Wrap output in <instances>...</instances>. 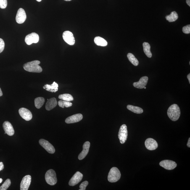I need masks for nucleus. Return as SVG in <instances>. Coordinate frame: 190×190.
<instances>
[{"instance_id":"nucleus-1","label":"nucleus","mask_w":190,"mask_h":190,"mask_svg":"<svg viewBox=\"0 0 190 190\" xmlns=\"http://www.w3.org/2000/svg\"><path fill=\"white\" fill-rule=\"evenodd\" d=\"M40 62L38 60H35L24 64L23 68L26 71L33 73H41L42 69L39 66Z\"/></svg>"},{"instance_id":"nucleus-2","label":"nucleus","mask_w":190,"mask_h":190,"mask_svg":"<svg viewBox=\"0 0 190 190\" xmlns=\"http://www.w3.org/2000/svg\"><path fill=\"white\" fill-rule=\"evenodd\" d=\"M181 112L179 106L176 104L172 105L169 107L167 111V115L171 120L176 121L179 119Z\"/></svg>"},{"instance_id":"nucleus-3","label":"nucleus","mask_w":190,"mask_h":190,"mask_svg":"<svg viewBox=\"0 0 190 190\" xmlns=\"http://www.w3.org/2000/svg\"><path fill=\"white\" fill-rule=\"evenodd\" d=\"M121 173L120 170L116 167L111 169L108 176V180L111 183L116 182L120 179Z\"/></svg>"},{"instance_id":"nucleus-4","label":"nucleus","mask_w":190,"mask_h":190,"mask_svg":"<svg viewBox=\"0 0 190 190\" xmlns=\"http://www.w3.org/2000/svg\"><path fill=\"white\" fill-rule=\"evenodd\" d=\"M45 180L48 184L54 186L57 182L56 174L54 170L50 169L46 172L45 175Z\"/></svg>"},{"instance_id":"nucleus-5","label":"nucleus","mask_w":190,"mask_h":190,"mask_svg":"<svg viewBox=\"0 0 190 190\" xmlns=\"http://www.w3.org/2000/svg\"><path fill=\"white\" fill-rule=\"evenodd\" d=\"M128 132L127 127L125 124H123L120 126L118 135V138L121 144H124L128 138Z\"/></svg>"},{"instance_id":"nucleus-6","label":"nucleus","mask_w":190,"mask_h":190,"mask_svg":"<svg viewBox=\"0 0 190 190\" xmlns=\"http://www.w3.org/2000/svg\"><path fill=\"white\" fill-rule=\"evenodd\" d=\"M39 143L40 145L49 153L53 154L55 152V150L54 146L49 141L44 139H41L40 140Z\"/></svg>"},{"instance_id":"nucleus-7","label":"nucleus","mask_w":190,"mask_h":190,"mask_svg":"<svg viewBox=\"0 0 190 190\" xmlns=\"http://www.w3.org/2000/svg\"><path fill=\"white\" fill-rule=\"evenodd\" d=\"M39 40V37L38 34L33 33L27 35L25 38V41L27 44L30 45L33 43L38 42Z\"/></svg>"},{"instance_id":"nucleus-8","label":"nucleus","mask_w":190,"mask_h":190,"mask_svg":"<svg viewBox=\"0 0 190 190\" xmlns=\"http://www.w3.org/2000/svg\"><path fill=\"white\" fill-rule=\"evenodd\" d=\"M159 165L166 169L172 170L176 168L177 164L173 161L165 160L161 161L159 163Z\"/></svg>"},{"instance_id":"nucleus-9","label":"nucleus","mask_w":190,"mask_h":190,"mask_svg":"<svg viewBox=\"0 0 190 190\" xmlns=\"http://www.w3.org/2000/svg\"><path fill=\"white\" fill-rule=\"evenodd\" d=\"M63 38L64 41L67 44L70 45H73L75 43V40L73 33L71 32L67 31L64 32L63 33Z\"/></svg>"},{"instance_id":"nucleus-10","label":"nucleus","mask_w":190,"mask_h":190,"mask_svg":"<svg viewBox=\"0 0 190 190\" xmlns=\"http://www.w3.org/2000/svg\"><path fill=\"white\" fill-rule=\"evenodd\" d=\"M83 174L80 172H77L71 178L69 181V185L70 186H74L78 184L83 179Z\"/></svg>"},{"instance_id":"nucleus-11","label":"nucleus","mask_w":190,"mask_h":190,"mask_svg":"<svg viewBox=\"0 0 190 190\" xmlns=\"http://www.w3.org/2000/svg\"><path fill=\"white\" fill-rule=\"evenodd\" d=\"M31 181V177L30 175H27L24 177L21 182L20 189L28 190Z\"/></svg>"},{"instance_id":"nucleus-12","label":"nucleus","mask_w":190,"mask_h":190,"mask_svg":"<svg viewBox=\"0 0 190 190\" xmlns=\"http://www.w3.org/2000/svg\"><path fill=\"white\" fill-rule=\"evenodd\" d=\"M27 18L26 14L23 9L20 8L18 10L16 20L18 24H22L25 22Z\"/></svg>"},{"instance_id":"nucleus-13","label":"nucleus","mask_w":190,"mask_h":190,"mask_svg":"<svg viewBox=\"0 0 190 190\" xmlns=\"http://www.w3.org/2000/svg\"><path fill=\"white\" fill-rule=\"evenodd\" d=\"M19 113L21 116L26 121L31 120L33 117L31 112L25 108H21L19 109Z\"/></svg>"},{"instance_id":"nucleus-14","label":"nucleus","mask_w":190,"mask_h":190,"mask_svg":"<svg viewBox=\"0 0 190 190\" xmlns=\"http://www.w3.org/2000/svg\"><path fill=\"white\" fill-rule=\"evenodd\" d=\"M145 145L146 147L150 150H154L157 149L158 145L157 141L152 138H148L146 139Z\"/></svg>"},{"instance_id":"nucleus-15","label":"nucleus","mask_w":190,"mask_h":190,"mask_svg":"<svg viewBox=\"0 0 190 190\" xmlns=\"http://www.w3.org/2000/svg\"><path fill=\"white\" fill-rule=\"evenodd\" d=\"M83 118V116L81 114H77L68 117L66 119L65 122L67 124L77 123L81 121Z\"/></svg>"},{"instance_id":"nucleus-16","label":"nucleus","mask_w":190,"mask_h":190,"mask_svg":"<svg viewBox=\"0 0 190 190\" xmlns=\"http://www.w3.org/2000/svg\"><path fill=\"white\" fill-rule=\"evenodd\" d=\"M148 81V78L147 77H143L140 79L139 81L133 83V86L135 88H139V89H143L146 86Z\"/></svg>"},{"instance_id":"nucleus-17","label":"nucleus","mask_w":190,"mask_h":190,"mask_svg":"<svg viewBox=\"0 0 190 190\" xmlns=\"http://www.w3.org/2000/svg\"><path fill=\"white\" fill-rule=\"evenodd\" d=\"M90 146L89 141H87L84 143L83 146V150L79 155L78 159L79 160H82L86 157L89 152Z\"/></svg>"},{"instance_id":"nucleus-18","label":"nucleus","mask_w":190,"mask_h":190,"mask_svg":"<svg viewBox=\"0 0 190 190\" xmlns=\"http://www.w3.org/2000/svg\"><path fill=\"white\" fill-rule=\"evenodd\" d=\"M3 128L6 134L10 136L14 134V131L12 124L8 121L5 122L3 124Z\"/></svg>"},{"instance_id":"nucleus-19","label":"nucleus","mask_w":190,"mask_h":190,"mask_svg":"<svg viewBox=\"0 0 190 190\" xmlns=\"http://www.w3.org/2000/svg\"><path fill=\"white\" fill-rule=\"evenodd\" d=\"M58 85L55 81L53 82L51 85L46 84L43 87V88L46 91L51 92L55 93L58 90Z\"/></svg>"},{"instance_id":"nucleus-20","label":"nucleus","mask_w":190,"mask_h":190,"mask_svg":"<svg viewBox=\"0 0 190 190\" xmlns=\"http://www.w3.org/2000/svg\"><path fill=\"white\" fill-rule=\"evenodd\" d=\"M57 104L55 98H53L48 100L46 105V109L47 111H50L55 107Z\"/></svg>"},{"instance_id":"nucleus-21","label":"nucleus","mask_w":190,"mask_h":190,"mask_svg":"<svg viewBox=\"0 0 190 190\" xmlns=\"http://www.w3.org/2000/svg\"><path fill=\"white\" fill-rule=\"evenodd\" d=\"M143 51L146 56L149 58L152 57V54L150 51V46L149 43L144 42L143 44Z\"/></svg>"},{"instance_id":"nucleus-22","label":"nucleus","mask_w":190,"mask_h":190,"mask_svg":"<svg viewBox=\"0 0 190 190\" xmlns=\"http://www.w3.org/2000/svg\"><path fill=\"white\" fill-rule=\"evenodd\" d=\"M95 44L98 46H107V42L106 40L100 37H96L94 38Z\"/></svg>"},{"instance_id":"nucleus-23","label":"nucleus","mask_w":190,"mask_h":190,"mask_svg":"<svg viewBox=\"0 0 190 190\" xmlns=\"http://www.w3.org/2000/svg\"><path fill=\"white\" fill-rule=\"evenodd\" d=\"M127 108L128 110L131 111L133 113H135L141 114L143 112V109H141V107H137V106L128 105L127 106Z\"/></svg>"},{"instance_id":"nucleus-24","label":"nucleus","mask_w":190,"mask_h":190,"mask_svg":"<svg viewBox=\"0 0 190 190\" xmlns=\"http://www.w3.org/2000/svg\"><path fill=\"white\" fill-rule=\"evenodd\" d=\"M166 19L169 22H175L178 18V15L176 11L172 12L170 15L167 16L165 17Z\"/></svg>"},{"instance_id":"nucleus-25","label":"nucleus","mask_w":190,"mask_h":190,"mask_svg":"<svg viewBox=\"0 0 190 190\" xmlns=\"http://www.w3.org/2000/svg\"><path fill=\"white\" fill-rule=\"evenodd\" d=\"M45 102L44 98H37L35 99V105L37 109H39L42 107Z\"/></svg>"},{"instance_id":"nucleus-26","label":"nucleus","mask_w":190,"mask_h":190,"mask_svg":"<svg viewBox=\"0 0 190 190\" xmlns=\"http://www.w3.org/2000/svg\"><path fill=\"white\" fill-rule=\"evenodd\" d=\"M128 60L133 65L137 66L139 64V62L138 59L135 57V56L131 53H129L127 55Z\"/></svg>"},{"instance_id":"nucleus-27","label":"nucleus","mask_w":190,"mask_h":190,"mask_svg":"<svg viewBox=\"0 0 190 190\" xmlns=\"http://www.w3.org/2000/svg\"><path fill=\"white\" fill-rule=\"evenodd\" d=\"M59 98L62 100L69 101V102L73 101L74 100L73 96L69 94H64L59 95Z\"/></svg>"},{"instance_id":"nucleus-28","label":"nucleus","mask_w":190,"mask_h":190,"mask_svg":"<svg viewBox=\"0 0 190 190\" xmlns=\"http://www.w3.org/2000/svg\"><path fill=\"white\" fill-rule=\"evenodd\" d=\"M58 105L59 107L64 108V107H69L72 105V103L69 101L60 100L58 102Z\"/></svg>"},{"instance_id":"nucleus-29","label":"nucleus","mask_w":190,"mask_h":190,"mask_svg":"<svg viewBox=\"0 0 190 190\" xmlns=\"http://www.w3.org/2000/svg\"><path fill=\"white\" fill-rule=\"evenodd\" d=\"M11 184L10 179H7L5 181L3 184L0 187V190H6L8 189Z\"/></svg>"},{"instance_id":"nucleus-30","label":"nucleus","mask_w":190,"mask_h":190,"mask_svg":"<svg viewBox=\"0 0 190 190\" xmlns=\"http://www.w3.org/2000/svg\"><path fill=\"white\" fill-rule=\"evenodd\" d=\"M8 4L7 0H0V8L2 9L6 8Z\"/></svg>"},{"instance_id":"nucleus-31","label":"nucleus","mask_w":190,"mask_h":190,"mask_svg":"<svg viewBox=\"0 0 190 190\" xmlns=\"http://www.w3.org/2000/svg\"><path fill=\"white\" fill-rule=\"evenodd\" d=\"M88 182L87 181H85L83 182L80 186V189L79 190H86V187L88 186Z\"/></svg>"},{"instance_id":"nucleus-32","label":"nucleus","mask_w":190,"mask_h":190,"mask_svg":"<svg viewBox=\"0 0 190 190\" xmlns=\"http://www.w3.org/2000/svg\"><path fill=\"white\" fill-rule=\"evenodd\" d=\"M182 31L183 33L189 34L190 33V25H188L183 27Z\"/></svg>"},{"instance_id":"nucleus-33","label":"nucleus","mask_w":190,"mask_h":190,"mask_svg":"<svg viewBox=\"0 0 190 190\" xmlns=\"http://www.w3.org/2000/svg\"><path fill=\"white\" fill-rule=\"evenodd\" d=\"M5 43L4 41L1 38H0V53L3 52L4 49Z\"/></svg>"},{"instance_id":"nucleus-34","label":"nucleus","mask_w":190,"mask_h":190,"mask_svg":"<svg viewBox=\"0 0 190 190\" xmlns=\"http://www.w3.org/2000/svg\"><path fill=\"white\" fill-rule=\"evenodd\" d=\"M4 168V165L2 162H0V171L3 170Z\"/></svg>"},{"instance_id":"nucleus-35","label":"nucleus","mask_w":190,"mask_h":190,"mask_svg":"<svg viewBox=\"0 0 190 190\" xmlns=\"http://www.w3.org/2000/svg\"><path fill=\"white\" fill-rule=\"evenodd\" d=\"M187 146L189 148L190 147V138H189V139H188V141L187 144Z\"/></svg>"},{"instance_id":"nucleus-36","label":"nucleus","mask_w":190,"mask_h":190,"mask_svg":"<svg viewBox=\"0 0 190 190\" xmlns=\"http://www.w3.org/2000/svg\"><path fill=\"white\" fill-rule=\"evenodd\" d=\"M186 3L188 5L190 6V0H186Z\"/></svg>"},{"instance_id":"nucleus-37","label":"nucleus","mask_w":190,"mask_h":190,"mask_svg":"<svg viewBox=\"0 0 190 190\" xmlns=\"http://www.w3.org/2000/svg\"><path fill=\"white\" fill-rule=\"evenodd\" d=\"M188 80H189V83H190V74H188L187 76Z\"/></svg>"},{"instance_id":"nucleus-38","label":"nucleus","mask_w":190,"mask_h":190,"mask_svg":"<svg viewBox=\"0 0 190 190\" xmlns=\"http://www.w3.org/2000/svg\"><path fill=\"white\" fill-rule=\"evenodd\" d=\"M3 96V93L2 91H1V88H0V96Z\"/></svg>"},{"instance_id":"nucleus-39","label":"nucleus","mask_w":190,"mask_h":190,"mask_svg":"<svg viewBox=\"0 0 190 190\" xmlns=\"http://www.w3.org/2000/svg\"><path fill=\"white\" fill-rule=\"evenodd\" d=\"M2 181H3V179H2V178H0V184H1V182H2Z\"/></svg>"},{"instance_id":"nucleus-40","label":"nucleus","mask_w":190,"mask_h":190,"mask_svg":"<svg viewBox=\"0 0 190 190\" xmlns=\"http://www.w3.org/2000/svg\"><path fill=\"white\" fill-rule=\"evenodd\" d=\"M36 1H38V2H40V1H41L42 0H36Z\"/></svg>"},{"instance_id":"nucleus-41","label":"nucleus","mask_w":190,"mask_h":190,"mask_svg":"<svg viewBox=\"0 0 190 190\" xmlns=\"http://www.w3.org/2000/svg\"><path fill=\"white\" fill-rule=\"evenodd\" d=\"M64 1H72V0H64Z\"/></svg>"},{"instance_id":"nucleus-42","label":"nucleus","mask_w":190,"mask_h":190,"mask_svg":"<svg viewBox=\"0 0 190 190\" xmlns=\"http://www.w3.org/2000/svg\"><path fill=\"white\" fill-rule=\"evenodd\" d=\"M144 89H146V87H144Z\"/></svg>"}]
</instances>
